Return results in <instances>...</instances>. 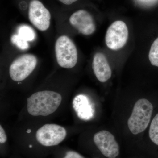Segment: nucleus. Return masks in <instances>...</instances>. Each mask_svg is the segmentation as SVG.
Masks as SVG:
<instances>
[{"label": "nucleus", "mask_w": 158, "mask_h": 158, "mask_svg": "<svg viewBox=\"0 0 158 158\" xmlns=\"http://www.w3.org/2000/svg\"><path fill=\"white\" fill-rule=\"evenodd\" d=\"M94 141L101 152L109 158H115L119 154V146L115 137L107 131H100L94 136Z\"/></svg>", "instance_id": "obj_8"}, {"label": "nucleus", "mask_w": 158, "mask_h": 158, "mask_svg": "<svg viewBox=\"0 0 158 158\" xmlns=\"http://www.w3.org/2000/svg\"><path fill=\"white\" fill-rule=\"evenodd\" d=\"M66 136V130L61 126L46 124L37 130L36 139L43 146H56L62 142Z\"/></svg>", "instance_id": "obj_5"}, {"label": "nucleus", "mask_w": 158, "mask_h": 158, "mask_svg": "<svg viewBox=\"0 0 158 158\" xmlns=\"http://www.w3.org/2000/svg\"><path fill=\"white\" fill-rule=\"evenodd\" d=\"M92 68L97 78L102 83L106 82L112 76V71L106 58L102 53H97L94 55Z\"/></svg>", "instance_id": "obj_10"}, {"label": "nucleus", "mask_w": 158, "mask_h": 158, "mask_svg": "<svg viewBox=\"0 0 158 158\" xmlns=\"http://www.w3.org/2000/svg\"><path fill=\"white\" fill-rule=\"evenodd\" d=\"M37 58L32 54H25L19 57L10 65L9 75L11 79L20 82L27 78L37 65Z\"/></svg>", "instance_id": "obj_4"}, {"label": "nucleus", "mask_w": 158, "mask_h": 158, "mask_svg": "<svg viewBox=\"0 0 158 158\" xmlns=\"http://www.w3.org/2000/svg\"><path fill=\"white\" fill-rule=\"evenodd\" d=\"M7 136L2 125L0 126V143L1 144H4L7 141Z\"/></svg>", "instance_id": "obj_17"}, {"label": "nucleus", "mask_w": 158, "mask_h": 158, "mask_svg": "<svg viewBox=\"0 0 158 158\" xmlns=\"http://www.w3.org/2000/svg\"><path fill=\"white\" fill-rule=\"evenodd\" d=\"M62 101V96L55 91H38L27 99V111L33 116H48L58 109Z\"/></svg>", "instance_id": "obj_1"}, {"label": "nucleus", "mask_w": 158, "mask_h": 158, "mask_svg": "<svg viewBox=\"0 0 158 158\" xmlns=\"http://www.w3.org/2000/svg\"><path fill=\"white\" fill-rule=\"evenodd\" d=\"M31 132V130H28V131H27V133H30Z\"/></svg>", "instance_id": "obj_19"}, {"label": "nucleus", "mask_w": 158, "mask_h": 158, "mask_svg": "<svg viewBox=\"0 0 158 158\" xmlns=\"http://www.w3.org/2000/svg\"><path fill=\"white\" fill-rule=\"evenodd\" d=\"M11 42L13 44L21 50L27 49L29 48L28 41L21 37L19 34H14L11 38Z\"/></svg>", "instance_id": "obj_15"}, {"label": "nucleus", "mask_w": 158, "mask_h": 158, "mask_svg": "<svg viewBox=\"0 0 158 158\" xmlns=\"http://www.w3.org/2000/svg\"><path fill=\"white\" fill-rule=\"evenodd\" d=\"M148 58L152 65L158 67V37L152 44Z\"/></svg>", "instance_id": "obj_14"}, {"label": "nucleus", "mask_w": 158, "mask_h": 158, "mask_svg": "<svg viewBox=\"0 0 158 158\" xmlns=\"http://www.w3.org/2000/svg\"><path fill=\"white\" fill-rule=\"evenodd\" d=\"M57 62L61 67L73 68L77 62V51L74 43L67 36H60L55 44Z\"/></svg>", "instance_id": "obj_3"}, {"label": "nucleus", "mask_w": 158, "mask_h": 158, "mask_svg": "<svg viewBox=\"0 0 158 158\" xmlns=\"http://www.w3.org/2000/svg\"><path fill=\"white\" fill-rule=\"evenodd\" d=\"M149 136L151 141L158 145V113L154 118L151 123Z\"/></svg>", "instance_id": "obj_13"}, {"label": "nucleus", "mask_w": 158, "mask_h": 158, "mask_svg": "<svg viewBox=\"0 0 158 158\" xmlns=\"http://www.w3.org/2000/svg\"><path fill=\"white\" fill-rule=\"evenodd\" d=\"M18 33L21 37L27 41H33L36 38L35 31L28 25H23L20 26L18 30Z\"/></svg>", "instance_id": "obj_12"}, {"label": "nucleus", "mask_w": 158, "mask_h": 158, "mask_svg": "<svg viewBox=\"0 0 158 158\" xmlns=\"http://www.w3.org/2000/svg\"><path fill=\"white\" fill-rule=\"evenodd\" d=\"M153 110L152 104L146 99H140L136 102L127 122L131 132L134 135H138L147 128L150 121Z\"/></svg>", "instance_id": "obj_2"}, {"label": "nucleus", "mask_w": 158, "mask_h": 158, "mask_svg": "<svg viewBox=\"0 0 158 158\" xmlns=\"http://www.w3.org/2000/svg\"><path fill=\"white\" fill-rule=\"evenodd\" d=\"M60 2L66 5H69L77 1L78 0H59Z\"/></svg>", "instance_id": "obj_18"}, {"label": "nucleus", "mask_w": 158, "mask_h": 158, "mask_svg": "<svg viewBox=\"0 0 158 158\" xmlns=\"http://www.w3.org/2000/svg\"><path fill=\"white\" fill-rule=\"evenodd\" d=\"M69 21L72 26L84 35H91L96 30L93 17L86 10L76 11L71 15Z\"/></svg>", "instance_id": "obj_9"}, {"label": "nucleus", "mask_w": 158, "mask_h": 158, "mask_svg": "<svg viewBox=\"0 0 158 158\" xmlns=\"http://www.w3.org/2000/svg\"><path fill=\"white\" fill-rule=\"evenodd\" d=\"M64 158H84L77 152L74 151H69L66 153Z\"/></svg>", "instance_id": "obj_16"}, {"label": "nucleus", "mask_w": 158, "mask_h": 158, "mask_svg": "<svg viewBox=\"0 0 158 158\" xmlns=\"http://www.w3.org/2000/svg\"><path fill=\"white\" fill-rule=\"evenodd\" d=\"M28 15L32 24L40 31H45L49 27L50 12L38 0H32L30 2Z\"/></svg>", "instance_id": "obj_7"}, {"label": "nucleus", "mask_w": 158, "mask_h": 158, "mask_svg": "<svg viewBox=\"0 0 158 158\" xmlns=\"http://www.w3.org/2000/svg\"><path fill=\"white\" fill-rule=\"evenodd\" d=\"M128 31L125 23L116 21L109 27L106 34V43L110 49L117 50L123 47L127 41Z\"/></svg>", "instance_id": "obj_6"}, {"label": "nucleus", "mask_w": 158, "mask_h": 158, "mask_svg": "<svg viewBox=\"0 0 158 158\" xmlns=\"http://www.w3.org/2000/svg\"><path fill=\"white\" fill-rule=\"evenodd\" d=\"M73 107L81 119L89 120L94 116L93 106L89 98L85 95L80 94L76 97L73 100Z\"/></svg>", "instance_id": "obj_11"}]
</instances>
